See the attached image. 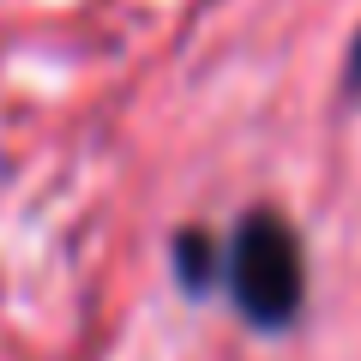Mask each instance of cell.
Returning a JSON list of instances; mask_svg holds the SVG:
<instances>
[{"instance_id": "1", "label": "cell", "mask_w": 361, "mask_h": 361, "mask_svg": "<svg viewBox=\"0 0 361 361\" xmlns=\"http://www.w3.org/2000/svg\"><path fill=\"white\" fill-rule=\"evenodd\" d=\"M223 283L253 325H271V331L289 325L301 313V295H307V265H301L295 229L277 211H247L223 247Z\"/></svg>"}, {"instance_id": "2", "label": "cell", "mask_w": 361, "mask_h": 361, "mask_svg": "<svg viewBox=\"0 0 361 361\" xmlns=\"http://www.w3.org/2000/svg\"><path fill=\"white\" fill-rule=\"evenodd\" d=\"M175 277L193 289V295L217 289V283H223V247L211 241L205 229H180V235H175Z\"/></svg>"}, {"instance_id": "3", "label": "cell", "mask_w": 361, "mask_h": 361, "mask_svg": "<svg viewBox=\"0 0 361 361\" xmlns=\"http://www.w3.org/2000/svg\"><path fill=\"white\" fill-rule=\"evenodd\" d=\"M349 78L361 85V37H355V49H349Z\"/></svg>"}]
</instances>
